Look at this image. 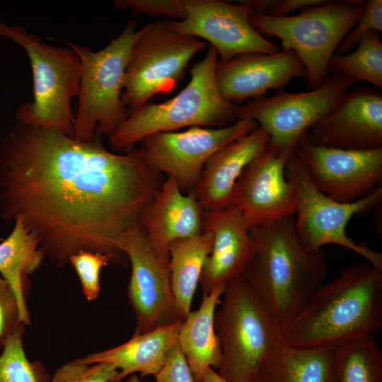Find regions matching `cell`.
I'll use <instances>...</instances> for the list:
<instances>
[{
	"label": "cell",
	"instance_id": "obj_1",
	"mask_svg": "<svg viewBox=\"0 0 382 382\" xmlns=\"http://www.w3.org/2000/svg\"><path fill=\"white\" fill-rule=\"evenodd\" d=\"M163 181L142 146L117 154L19 121L0 146L2 218L21 219L58 267L81 250L122 254L120 239L140 226Z\"/></svg>",
	"mask_w": 382,
	"mask_h": 382
},
{
	"label": "cell",
	"instance_id": "obj_2",
	"mask_svg": "<svg viewBox=\"0 0 382 382\" xmlns=\"http://www.w3.org/2000/svg\"><path fill=\"white\" fill-rule=\"evenodd\" d=\"M253 255L243 277L282 336L328 274L323 250L311 253L297 236L294 216L249 229Z\"/></svg>",
	"mask_w": 382,
	"mask_h": 382
},
{
	"label": "cell",
	"instance_id": "obj_3",
	"mask_svg": "<svg viewBox=\"0 0 382 382\" xmlns=\"http://www.w3.org/2000/svg\"><path fill=\"white\" fill-rule=\"evenodd\" d=\"M381 326L382 270L355 264L316 289L283 332L282 342L300 347H333L373 335Z\"/></svg>",
	"mask_w": 382,
	"mask_h": 382
},
{
	"label": "cell",
	"instance_id": "obj_4",
	"mask_svg": "<svg viewBox=\"0 0 382 382\" xmlns=\"http://www.w3.org/2000/svg\"><path fill=\"white\" fill-rule=\"evenodd\" d=\"M219 60L209 46L204 57L190 69V80L175 96L160 103H146L134 110L109 137L111 146L127 153L148 136L183 127H221L235 122L236 105L225 100L216 82Z\"/></svg>",
	"mask_w": 382,
	"mask_h": 382
},
{
	"label": "cell",
	"instance_id": "obj_5",
	"mask_svg": "<svg viewBox=\"0 0 382 382\" xmlns=\"http://www.w3.org/2000/svg\"><path fill=\"white\" fill-rule=\"evenodd\" d=\"M0 35L11 39L25 50L33 79V100L21 104L16 121L51 128L74 137L75 114L71 101L78 97L81 63L71 47L44 42L22 26L0 21Z\"/></svg>",
	"mask_w": 382,
	"mask_h": 382
},
{
	"label": "cell",
	"instance_id": "obj_6",
	"mask_svg": "<svg viewBox=\"0 0 382 382\" xmlns=\"http://www.w3.org/2000/svg\"><path fill=\"white\" fill-rule=\"evenodd\" d=\"M136 27V21L129 20L122 33L98 52L66 42L77 53L81 63L75 139L91 142L96 132L110 137L127 119L122 95L130 51L139 33Z\"/></svg>",
	"mask_w": 382,
	"mask_h": 382
},
{
	"label": "cell",
	"instance_id": "obj_7",
	"mask_svg": "<svg viewBox=\"0 0 382 382\" xmlns=\"http://www.w3.org/2000/svg\"><path fill=\"white\" fill-rule=\"evenodd\" d=\"M214 316L223 357L217 372L228 382H250L282 333L243 275L228 281Z\"/></svg>",
	"mask_w": 382,
	"mask_h": 382
},
{
	"label": "cell",
	"instance_id": "obj_8",
	"mask_svg": "<svg viewBox=\"0 0 382 382\" xmlns=\"http://www.w3.org/2000/svg\"><path fill=\"white\" fill-rule=\"evenodd\" d=\"M365 1H325L295 16L251 14L249 21L260 34L274 36L296 52L306 71L307 86L319 87L326 79L328 62L360 18Z\"/></svg>",
	"mask_w": 382,
	"mask_h": 382
},
{
	"label": "cell",
	"instance_id": "obj_9",
	"mask_svg": "<svg viewBox=\"0 0 382 382\" xmlns=\"http://www.w3.org/2000/svg\"><path fill=\"white\" fill-rule=\"evenodd\" d=\"M285 174L296 195V231L306 250L316 253L325 245H341L382 270V254L364 243H357L346 232L347 224L354 215L368 213L381 205L382 186L354 202L335 201L316 187L296 149L286 161Z\"/></svg>",
	"mask_w": 382,
	"mask_h": 382
},
{
	"label": "cell",
	"instance_id": "obj_10",
	"mask_svg": "<svg viewBox=\"0 0 382 382\" xmlns=\"http://www.w3.org/2000/svg\"><path fill=\"white\" fill-rule=\"evenodd\" d=\"M206 46L202 40L178 32L173 21H156L139 30L125 71V105L134 110L154 96L171 91L190 59Z\"/></svg>",
	"mask_w": 382,
	"mask_h": 382
},
{
	"label": "cell",
	"instance_id": "obj_11",
	"mask_svg": "<svg viewBox=\"0 0 382 382\" xmlns=\"http://www.w3.org/2000/svg\"><path fill=\"white\" fill-rule=\"evenodd\" d=\"M357 82L347 76L334 75L308 91H282L236 105V117L256 122L268 133V145L289 158L300 138Z\"/></svg>",
	"mask_w": 382,
	"mask_h": 382
},
{
	"label": "cell",
	"instance_id": "obj_12",
	"mask_svg": "<svg viewBox=\"0 0 382 382\" xmlns=\"http://www.w3.org/2000/svg\"><path fill=\"white\" fill-rule=\"evenodd\" d=\"M117 247L131 263L127 297L136 319L134 334L182 320L172 291L170 256L155 249L140 226L126 233Z\"/></svg>",
	"mask_w": 382,
	"mask_h": 382
},
{
	"label": "cell",
	"instance_id": "obj_13",
	"mask_svg": "<svg viewBox=\"0 0 382 382\" xmlns=\"http://www.w3.org/2000/svg\"><path fill=\"white\" fill-rule=\"evenodd\" d=\"M257 126L250 119L237 120L221 127H191L183 132L155 133L141 143L149 163L173 178L184 192L194 190L212 154Z\"/></svg>",
	"mask_w": 382,
	"mask_h": 382
},
{
	"label": "cell",
	"instance_id": "obj_14",
	"mask_svg": "<svg viewBox=\"0 0 382 382\" xmlns=\"http://www.w3.org/2000/svg\"><path fill=\"white\" fill-rule=\"evenodd\" d=\"M296 151L316 187L335 201L354 202L381 186L382 147L369 150L327 147L312 142L306 132Z\"/></svg>",
	"mask_w": 382,
	"mask_h": 382
},
{
	"label": "cell",
	"instance_id": "obj_15",
	"mask_svg": "<svg viewBox=\"0 0 382 382\" xmlns=\"http://www.w3.org/2000/svg\"><path fill=\"white\" fill-rule=\"evenodd\" d=\"M185 16L173 21L179 33L208 41L227 60L246 52L274 54L279 47L250 24L253 12L238 4L219 0H184Z\"/></svg>",
	"mask_w": 382,
	"mask_h": 382
},
{
	"label": "cell",
	"instance_id": "obj_16",
	"mask_svg": "<svg viewBox=\"0 0 382 382\" xmlns=\"http://www.w3.org/2000/svg\"><path fill=\"white\" fill-rule=\"evenodd\" d=\"M288 158L267 145L238 180L231 205L240 210L248 229L294 216L295 192L285 174Z\"/></svg>",
	"mask_w": 382,
	"mask_h": 382
},
{
	"label": "cell",
	"instance_id": "obj_17",
	"mask_svg": "<svg viewBox=\"0 0 382 382\" xmlns=\"http://www.w3.org/2000/svg\"><path fill=\"white\" fill-rule=\"evenodd\" d=\"M327 147L369 150L382 147V95L373 88L349 91L307 132Z\"/></svg>",
	"mask_w": 382,
	"mask_h": 382
},
{
	"label": "cell",
	"instance_id": "obj_18",
	"mask_svg": "<svg viewBox=\"0 0 382 382\" xmlns=\"http://www.w3.org/2000/svg\"><path fill=\"white\" fill-rule=\"evenodd\" d=\"M306 69L296 52L284 50L274 54L246 52L218 60L216 82L221 96L236 105L248 98L265 96L295 78H306Z\"/></svg>",
	"mask_w": 382,
	"mask_h": 382
},
{
	"label": "cell",
	"instance_id": "obj_19",
	"mask_svg": "<svg viewBox=\"0 0 382 382\" xmlns=\"http://www.w3.org/2000/svg\"><path fill=\"white\" fill-rule=\"evenodd\" d=\"M202 231L212 233L213 246L199 283L203 295L216 286L243 275L255 243L240 210L233 205L203 212Z\"/></svg>",
	"mask_w": 382,
	"mask_h": 382
},
{
	"label": "cell",
	"instance_id": "obj_20",
	"mask_svg": "<svg viewBox=\"0 0 382 382\" xmlns=\"http://www.w3.org/2000/svg\"><path fill=\"white\" fill-rule=\"evenodd\" d=\"M269 140L268 133L257 126L212 154L192 192L204 211L231 205L238 180L247 166L265 151Z\"/></svg>",
	"mask_w": 382,
	"mask_h": 382
},
{
	"label": "cell",
	"instance_id": "obj_21",
	"mask_svg": "<svg viewBox=\"0 0 382 382\" xmlns=\"http://www.w3.org/2000/svg\"><path fill=\"white\" fill-rule=\"evenodd\" d=\"M203 212L192 192L185 195L173 178H166L146 208L140 226L149 243L169 255L173 242L202 232Z\"/></svg>",
	"mask_w": 382,
	"mask_h": 382
},
{
	"label": "cell",
	"instance_id": "obj_22",
	"mask_svg": "<svg viewBox=\"0 0 382 382\" xmlns=\"http://www.w3.org/2000/svg\"><path fill=\"white\" fill-rule=\"evenodd\" d=\"M183 320L134 335L127 342L79 359L86 364L109 363L119 372L112 382H120L135 373L153 375L159 371L172 349L178 343Z\"/></svg>",
	"mask_w": 382,
	"mask_h": 382
},
{
	"label": "cell",
	"instance_id": "obj_23",
	"mask_svg": "<svg viewBox=\"0 0 382 382\" xmlns=\"http://www.w3.org/2000/svg\"><path fill=\"white\" fill-rule=\"evenodd\" d=\"M250 382H338L333 347L282 342L260 364Z\"/></svg>",
	"mask_w": 382,
	"mask_h": 382
},
{
	"label": "cell",
	"instance_id": "obj_24",
	"mask_svg": "<svg viewBox=\"0 0 382 382\" xmlns=\"http://www.w3.org/2000/svg\"><path fill=\"white\" fill-rule=\"evenodd\" d=\"M226 284H220L203 295L199 308L188 313L179 330L178 345L188 363L195 382H202L209 369H218L222 362L214 316Z\"/></svg>",
	"mask_w": 382,
	"mask_h": 382
},
{
	"label": "cell",
	"instance_id": "obj_25",
	"mask_svg": "<svg viewBox=\"0 0 382 382\" xmlns=\"http://www.w3.org/2000/svg\"><path fill=\"white\" fill-rule=\"evenodd\" d=\"M13 222L11 233L0 243V274L10 284L18 299L21 322L30 325L28 276L40 267L45 255L37 240L25 228L21 219L18 218Z\"/></svg>",
	"mask_w": 382,
	"mask_h": 382
},
{
	"label": "cell",
	"instance_id": "obj_26",
	"mask_svg": "<svg viewBox=\"0 0 382 382\" xmlns=\"http://www.w3.org/2000/svg\"><path fill=\"white\" fill-rule=\"evenodd\" d=\"M212 246L213 236L208 231L175 241L169 246L172 291L182 320L191 311L193 296Z\"/></svg>",
	"mask_w": 382,
	"mask_h": 382
},
{
	"label": "cell",
	"instance_id": "obj_27",
	"mask_svg": "<svg viewBox=\"0 0 382 382\" xmlns=\"http://www.w3.org/2000/svg\"><path fill=\"white\" fill-rule=\"evenodd\" d=\"M338 382H382V352L373 335L333 347Z\"/></svg>",
	"mask_w": 382,
	"mask_h": 382
},
{
	"label": "cell",
	"instance_id": "obj_28",
	"mask_svg": "<svg viewBox=\"0 0 382 382\" xmlns=\"http://www.w3.org/2000/svg\"><path fill=\"white\" fill-rule=\"evenodd\" d=\"M327 71L364 81L382 88V42L379 32L364 34L357 47L346 54H334Z\"/></svg>",
	"mask_w": 382,
	"mask_h": 382
},
{
	"label": "cell",
	"instance_id": "obj_29",
	"mask_svg": "<svg viewBox=\"0 0 382 382\" xmlns=\"http://www.w3.org/2000/svg\"><path fill=\"white\" fill-rule=\"evenodd\" d=\"M25 326L21 324L3 347L0 382H50L52 376L43 363L27 357L23 345Z\"/></svg>",
	"mask_w": 382,
	"mask_h": 382
},
{
	"label": "cell",
	"instance_id": "obj_30",
	"mask_svg": "<svg viewBox=\"0 0 382 382\" xmlns=\"http://www.w3.org/2000/svg\"><path fill=\"white\" fill-rule=\"evenodd\" d=\"M111 260L108 255L88 250H81L70 257L69 262L74 268L83 295L88 301L98 297L100 292V271Z\"/></svg>",
	"mask_w": 382,
	"mask_h": 382
},
{
	"label": "cell",
	"instance_id": "obj_31",
	"mask_svg": "<svg viewBox=\"0 0 382 382\" xmlns=\"http://www.w3.org/2000/svg\"><path fill=\"white\" fill-rule=\"evenodd\" d=\"M118 372L111 364H88L78 358L57 368L50 382H112Z\"/></svg>",
	"mask_w": 382,
	"mask_h": 382
},
{
	"label": "cell",
	"instance_id": "obj_32",
	"mask_svg": "<svg viewBox=\"0 0 382 382\" xmlns=\"http://www.w3.org/2000/svg\"><path fill=\"white\" fill-rule=\"evenodd\" d=\"M371 30L382 31L381 0L365 1L360 18L340 42L337 54H346L352 51L360 38Z\"/></svg>",
	"mask_w": 382,
	"mask_h": 382
},
{
	"label": "cell",
	"instance_id": "obj_33",
	"mask_svg": "<svg viewBox=\"0 0 382 382\" xmlns=\"http://www.w3.org/2000/svg\"><path fill=\"white\" fill-rule=\"evenodd\" d=\"M21 324L18 299L10 284L0 277V348Z\"/></svg>",
	"mask_w": 382,
	"mask_h": 382
},
{
	"label": "cell",
	"instance_id": "obj_34",
	"mask_svg": "<svg viewBox=\"0 0 382 382\" xmlns=\"http://www.w3.org/2000/svg\"><path fill=\"white\" fill-rule=\"evenodd\" d=\"M113 4L117 9H132L134 14L166 16L179 20L185 16L184 0H117Z\"/></svg>",
	"mask_w": 382,
	"mask_h": 382
},
{
	"label": "cell",
	"instance_id": "obj_35",
	"mask_svg": "<svg viewBox=\"0 0 382 382\" xmlns=\"http://www.w3.org/2000/svg\"><path fill=\"white\" fill-rule=\"evenodd\" d=\"M154 377L156 382H195L188 363L178 343L169 352Z\"/></svg>",
	"mask_w": 382,
	"mask_h": 382
},
{
	"label": "cell",
	"instance_id": "obj_36",
	"mask_svg": "<svg viewBox=\"0 0 382 382\" xmlns=\"http://www.w3.org/2000/svg\"><path fill=\"white\" fill-rule=\"evenodd\" d=\"M325 0H277L275 5L269 11L267 15L275 17H284L289 13L299 9L320 5Z\"/></svg>",
	"mask_w": 382,
	"mask_h": 382
},
{
	"label": "cell",
	"instance_id": "obj_37",
	"mask_svg": "<svg viewBox=\"0 0 382 382\" xmlns=\"http://www.w3.org/2000/svg\"><path fill=\"white\" fill-rule=\"evenodd\" d=\"M277 1V0H241L236 2L249 8L253 14L265 15Z\"/></svg>",
	"mask_w": 382,
	"mask_h": 382
},
{
	"label": "cell",
	"instance_id": "obj_38",
	"mask_svg": "<svg viewBox=\"0 0 382 382\" xmlns=\"http://www.w3.org/2000/svg\"><path fill=\"white\" fill-rule=\"evenodd\" d=\"M202 382H228L214 369H209L204 374Z\"/></svg>",
	"mask_w": 382,
	"mask_h": 382
},
{
	"label": "cell",
	"instance_id": "obj_39",
	"mask_svg": "<svg viewBox=\"0 0 382 382\" xmlns=\"http://www.w3.org/2000/svg\"><path fill=\"white\" fill-rule=\"evenodd\" d=\"M125 382H145L141 381L136 374L131 375Z\"/></svg>",
	"mask_w": 382,
	"mask_h": 382
}]
</instances>
